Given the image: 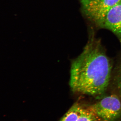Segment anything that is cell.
<instances>
[{
  "instance_id": "6da1fadb",
  "label": "cell",
  "mask_w": 121,
  "mask_h": 121,
  "mask_svg": "<svg viewBox=\"0 0 121 121\" xmlns=\"http://www.w3.org/2000/svg\"><path fill=\"white\" fill-rule=\"evenodd\" d=\"M112 63L101 42L92 36L83 51L72 62V91L96 99L105 95L110 82Z\"/></svg>"
},
{
  "instance_id": "277c9868",
  "label": "cell",
  "mask_w": 121,
  "mask_h": 121,
  "mask_svg": "<svg viewBox=\"0 0 121 121\" xmlns=\"http://www.w3.org/2000/svg\"><path fill=\"white\" fill-rule=\"evenodd\" d=\"M103 27L114 33L121 45V0L107 12L105 17Z\"/></svg>"
},
{
  "instance_id": "5b68a950",
  "label": "cell",
  "mask_w": 121,
  "mask_h": 121,
  "mask_svg": "<svg viewBox=\"0 0 121 121\" xmlns=\"http://www.w3.org/2000/svg\"><path fill=\"white\" fill-rule=\"evenodd\" d=\"M77 121H103L91 109L89 105H82Z\"/></svg>"
},
{
  "instance_id": "7a4b0ae2",
  "label": "cell",
  "mask_w": 121,
  "mask_h": 121,
  "mask_svg": "<svg viewBox=\"0 0 121 121\" xmlns=\"http://www.w3.org/2000/svg\"><path fill=\"white\" fill-rule=\"evenodd\" d=\"M89 105L103 121H117L121 117V98L116 95H104Z\"/></svg>"
},
{
  "instance_id": "8992f818",
  "label": "cell",
  "mask_w": 121,
  "mask_h": 121,
  "mask_svg": "<svg viewBox=\"0 0 121 121\" xmlns=\"http://www.w3.org/2000/svg\"><path fill=\"white\" fill-rule=\"evenodd\" d=\"M82 104L76 103L63 117L60 121H77L80 115Z\"/></svg>"
},
{
  "instance_id": "3957f363",
  "label": "cell",
  "mask_w": 121,
  "mask_h": 121,
  "mask_svg": "<svg viewBox=\"0 0 121 121\" xmlns=\"http://www.w3.org/2000/svg\"><path fill=\"white\" fill-rule=\"evenodd\" d=\"M120 0H80L86 16L97 26L103 27L105 17L110 9Z\"/></svg>"
}]
</instances>
